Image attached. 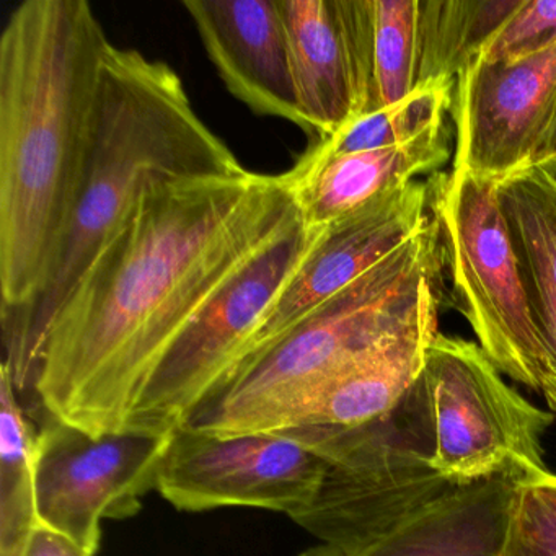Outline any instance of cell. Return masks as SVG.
Wrapping results in <instances>:
<instances>
[{"mask_svg":"<svg viewBox=\"0 0 556 556\" xmlns=\"http://www.w3.org/2000/svg\"><path fill=\"white\" fill-rule=\"evenodd\" d=\"M556 43V0H520L477 60L501 63L533 56Z\"/></svg>","mask_w":556,"mask_h":556,"instance_id":"cell-24","label":"cell"},{"mask_svg":"<svg viewBox=\"0 0 556 556\" xmlns=\"http://www.w3.org/2000/svg\"><path fill=\"white\" fill-rule=\"evenodd\" d=\"M247 172L201 122L184 80L167 63L110 45L76 201L50 282L24 315L4 325L2 366L17 393L34 389L54 314L152 180Z\"/></svg>","mask_w":556,"mask_h":556,"instance_id":"cell-3","label":"cell"},{"mask_svg":"<svg viewBox=\"0 0 556 556\" xmlns=\"http://www.w3.org/2000/svg\"><path fill=\"white\" fill-rule=\"evenodd\" d=\"M37 434L0 367V556H22L40 526L35 480Z\"/></svg>","mask_w":556,"mask_h":556,"instance_id":"cell-20","label":"cell"},{"mask_svg":"<svg viewBox=\"0 0 556 556\" xmlns=\"http://www.w3.org/2000/svg\"><path fill=\"white\" fill-rule=\"evenodd\" d=\"M317 232L299 216L230 279L172 344L129 426L180 428L237 379L263 318L311 252Z\"/></svg>","mask_w":556,"mask_h":556,"instance_id":"cell-8","label":"cell"},{"mask_svg":"<svg viewBox=\"0 0 556 556\" xmlns=\"http://www.w3.org/2000/svg\"><path fill=\"white\" fill-rule=\"evenodd\" d=\"M22 556H93L64 533L38 526L28 539Z\"/></svg>","mask_w":556,"mask_h":556,"instance_id":"cell-25","label":"cell"},{"mask_svg":"<svg viewBox=\"0 0 556 556\" xmlns=\"http://www.w3.org/2000/svg\"><path fill=\"white\" fill-rule=\"evenodd\" d=\"M497 198L542 350V396L556 415V178L532 164L501 180Z\"/></svg>","mask_w":556,"mask_h":556,"instance_id":"cell-17","label":"cell"},{"mask_svg":"<svg viewBox=\"0 0 556 556\" xmlns=\"http://www.w3.org/2000/svg\"><path fill=\"white\" fill-rule=\"evenodd\" d=\"M429 460L458 486L504 478L517 486L556 484L543 455L555 415L523 399L478 343L434 334L412 389Z\"/></svg>","mask_w":556,"mask_h":556,"instance_id":"cell-5","label":"cell"},{"mask_svg":"<svg viewBox=\"0 0 556 556\" xmlns=\"http://www.w3.org/2000/svg\"><path fill=\"white\" fill-rule=\"evenodd\" d=\"M324 475V458L289 435H214L180 426L157 491L185 513L255 507L292 519L311 506Z\"/></svg>","mask_w":556,"mask_h":556,"instance_id":"cell-10","label":"cell"},{"mask_svg":"<svg viewBox=\"0 0 556 556\" xmlns=\"http://www.w3.org/2000/svg\"><path fill=\"white\" fill-rule=\"evenodd\" d=\"M302 109L318 139L366 115L370 0H279Z\"/></svg>","mask_w":556,"mask_h":556,"instance_id":"cell-13","label":"cell"},{"mask_svg":"<svg viewBox=\"0 0 556 556\" xmlns=\"http://www.w3.org/2000/svg\"><path fill=\"white\" fill-rule=\"evenodd\" d=\"M454 89L455 80L452 79L418 84L402 102L357 116L333 136L318 139L304 157L321 161L405 144L426 129L445 122V115L452 109Z\"/></svg>","mask_w":556,"mask_h":556,"instance_id":"cell-21","label":"cell"},{"mask_svg":"<svg viewBox=\"0 0 556 556\" xmlns=\"http://www.w3.org/2000/svg\"><path fill=\"white\" fill-rule=\"evenodd\" d=\"M431 201V178L416 180L318 229L311 252L263 318L237 379L312 312L425 229Z\"/></svg>","mask_w":556,"mask_h":556,"instance_id":"cell-12","label":"cell"},{"mask_svg":"<svg viewBox=\"0 0 556 556\" xmlns=\"http://www.w3.org/2000/svg\"><path fill=\"white\" fill-rule=\"evenodd\" d=\"M175 429L128 426L93 435L53 416L37 434L35 480L41 526L64 533L96 556L102 522L128 519L157 491Z\"/></svg>","mask_w":556,"mask_h":556,"instance_id":"cell-9","label":"cell"},{"mask_svg":"<svg viewBox=\"0 0 556 556\" xmlns=\"http://www.w3.org/2000/svg\"><path fill=\"white\" fill-rule=\"evenodd\" d=\"M112 41L87 0H25L0 35V291L4 325L53 273Z\"/></svg>","mask_w":556,"mask_h":556,"instance_id":"cell-2","label":"cell"},{"mask_svg":"<svg viewBox=\"0 0 556 556\" xmlns=\"http://www.w3.org/2000/svg\"><path fill=\"white\" fill-rule=\"evenodd\" d=\"M431 181L454 307L494 366L542 395V350L497 198L500 181L455 170L432 175Z\"/></svg>","mask_w":556,"mask_h":556,"instance_id":"cell-7","label":"cell"},{"mask_svg":"<svg viewBox=\"0 0 556 556\" xmlns=\"http://www.w3.org/2000/svg\"><path fill=\"white\" fill-rule=\"evenodd\" d=\"M556 112V43L533 56L477 60L455 80L452 170L501 181L535 164Z\"/></svg>","mask_w":556,"mask_h":556,"instance_id":"cell-11","label":"cell"},{"mask_svg":"<svg viewBox=\"0 0 556 556\" xmlns=\"http://www.w3.org/2000/svg\"><path fill=\"white\" fill-rule=\"evenodd\" d=\"M184 8L230 93L311 135L279 0H185Z\"/></svg>","mask_w":556,"mask_h":556,"instance_id":"cell-14","label":"cell"},{"mask_svg":"<svg viewBox=\"0 0 556 556\" xmlns=\"http://www.w3.org/2000/svg\"><path fill=\"white\" fill-rule=\"evenodd\" d=\"M299 556H346L340 549L333 548L330 545H324V543H318V545L311 546V548L304 549V552L299 553Z\"/></svg>","mask_w":556,"mask_h":556,"instance_id":"cell-27","label":"cell"},{"mask_svg":"<svg viewBox=\"0 0 556 556\" xmlns=\"http://www.w3.org/2000/svg\"><path fill=\"white\" fill-rule=\"evenodd\" d=\"M516 488L504 478L457 488L346 556H500Z\"/></svg>","mask_w":556,"mask_h":556,"instance_id":"cell-16","label":"cell"},{"mask_svg":"<svg viewBox=\"0 0 556 556\" xmlns=\"http://www.w3.org/2000/svg\"><path fill=\"white\" fill-rule=\"evenodd\" d=\"M500 556H556V484L516 488Z\"/></svg>","mask_w":556,"mask_h":556,"instance_id":"cell-23","label":"cell"},{"mask_svg":"<svg viewBox=\"0 0 556 556\" xmlns=\"http://www.w3.org/2000/svg\"><path fill=\"white\" fill-rule=\"evenodd\" d=\"M535 164L542 165L543 168H546L556 178V112Z\"/></svg>","mask_w":556,"mask_h":556,"instance_id":"cell-26","label":"cell"},{"mask_svg":"<svg viewBox=\"0 0 556 556\" xmlns=\"http://www.w3.org/2000/svg\"><path fill=\"white\" fill-rule=\"evenodd\" d=\"M419 0H370L367 113L395 105L418 86Z\"/></svg>","mask_w":556,"mask_h":556,"instance_id":"cell-22","label":"cell"},{"mask_svg":"<svg viewBox=\"0 0 556 556\" xmlns=\"http://www.w3.org/2000/svg\"><path fill=\"white\" fill-rule=\"evenodd\" d=\"M451 157V131L442 122L395 148L321 161L302 155L286 177L305 227L321 229L419 177L439 174Z\"/></svg>","mask_w":556,"mask_h":556,"instance_id":"cell-15","label":"cell"},{"mask_svg":"<svg viewBox=\"0 0 556 556\" xmlns=\"http://www.w3.org/2000/svg\"><path fill=\"white\" fill-rule=\"evenodd\" d=\"M519 4L520 0L421 2L418 84L457 80Z\"/></svg>","mask_w":556,"mask_h":556,"instance_id":"cell-19","label":"cell"},{"mask_svg":"<svg viewBox=\"0 0 556 556\" xmlns=\"http://www.w3.org/2000/svg\"><path fill=\"white\" fill-rule=\"evenodd\" d=\"M299 216L286 174L152 180L48 327L34 387L47 415L128 428L181 331Z\"/></svg>","mask_w":556,"mask_h":556,"instance_id":"cell-1","label":"cell"},{"mask_svg":"<svg viewBox=\"0 0 556 556\" xmlns=\"http://www.w3.org/2000/svg\"><path fill=\"white\" fill-rule=\"evenodd\" d=\"M438 327L422 325L354 357L328 380L301 428L354 431L392 415L415 386Z\"/></svg>","mask_w":556,"mask_h":556,"instance_id":"cell-18","label":"cell"},{"mask_svg":"<svg viewBox=\"0 0 556 556\" xmlns=\"http://www.w3.org/2000/svg\"><path fill=\"white\" fill-rule=\"evenodd\" d=\"M279 434L302 442L325 462L317 496L292 520L344 555L460 488L432 468L412 390L392 415L364 428L338 432L304 426Z\"/></svg>","mask_w":556,"mask_h":556,"instance_id":"cell-6","label":"cell"},{"mask_svg":"<svg viewBox=\"0 0 556 556\" xmlns=\"http://www.w3.org/2000/svg\"><path fill=\"white\" fill-rule=\"evenodd\" d=\"M445 250L438 219L312 312L187 428L204 434H279L301 428L328 380L390 338L439 321Z\"/></svg>","mask_w":556,"mask_h":556,"instance_id":"cell-4","label":"cell"}]
</instances>
